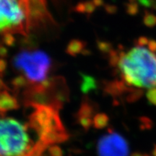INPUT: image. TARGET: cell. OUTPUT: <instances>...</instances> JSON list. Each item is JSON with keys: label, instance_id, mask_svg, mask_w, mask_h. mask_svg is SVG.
<instances>
[{"label": "cell", "instance_id": "obj_1", "mask_svg": "<svg viewBox=\"0 0 156 156\" xmlns=\"http://www.w3.org/2000/svg\"><path fill=\"white\" fill-rule=\"evenodd\" d=\"M115 67L126 85L138 88L156 87V56L145 48L135 46L127 53L119 51Z\"/></svg>", "mask_w": 156, "mask_h": 156}, {"label": "cell", "instance_id": "obj_2", "mask_svg": "<svg viewBox=\"0 0 156 156\" xmlns=\"http://www.w3.org/2000/svg\"><path fill=\"white\" fill-rule=\"evenodd\" d=\"M29 128L30 124L0 113V156H28L36 149Z\"/></svg>", "mask_w": 156, "mask_h": 156}, {"label": "cell", "instance_id": "obj_3", "mask_svg": "<svg viewBox=\"0 0 156 156\" xmlns=\"http://www.w3.org/2000/svg\"><path fill=\"white\" fill-rule=\"evenodd\" d=\"M29 124L38 137V144L46 148L48 145L63 142L67 138L56 108L49 105L33 104Z\"/></svg>", "mask_w": 156, "mask_h": 156}, {"label": "cell", "instance_id": "obj_4", "mask_svg": "<svg viewBox=\"0 0 156 156\" xmlns=\"http://www.w3.org/2000/svg\"><path fill=\"white\" fill-rule=\"evenodd\" d=\"M13 65L27 81L34 85V89L48 83V76L52 62L46 52L38 49H25L13 58Z\"/></svg>", "mask_w": 156, "mask_h": 156}, {"label": "cell", "instance_id": "obj_5", "mask_svg": "<svg viewBox=\"0 0 156 156\" xmlns=\"http://www.w3.org/2000/svg\"><path fill=\"white\" fill-rule=\"evenodd\" d=\"M27 29L25 12L19 0H0V35Z\"/></svg>", "mask_w": 156, "mask_h": 156}, {"label": "cell", "instance_id": "obj_6", "mask_svg": "<svg viewBox=\"0 0 156 156\" xmlns=\"http://www.w3.org/2000/svg\"><path fill=\"white\" fill-rule=\"evenodd\" d=\"M99 156H128L129 147L123 136L116 132H110L98 142Z\"/></svg>", "mask_w": 156, "mask_h": 156}, {"label": "cell", "instance_id": "obj_7", "mask_svg": "<svg viewBox=\"0 0 156 156\" xmlns=\"http://www.w3.org/2000/svg\"><path fill=\"white\" fill-rule=\"evenodd\" d=\"M17 107V101L7 92L0 93V112L5 113L7 111L15 109Z\"/></svg>", "mask_w": 156, "mask_h": 156}, {"label": "cell", "instance_id": "obj_8", "mask_svg": "<svg viewBox=\"0 0 156 156\" xmlns=\"http://www.w3.org/2000/svg\"><path fill=\"white\" fill-rule=\"evenodd\" d=\"M143 23L148 28H153L156 25V15L150 12L148 10H145L143 16Z\"/></svg>", "mask_w": 156, "mask_h": 156}, {"label": "cell", "instance_id": "obj_9", "mask_svg": "<svg viewBox=\"0 0 156 156\" xmlns=\"http://www.w3.org/2000/svg\"><path fill=\"white\" fill-rule=\"evenodd\" d=\"M126 12L130 15H136L139 12V6L138 4L135 2L128 4L126 5Z\"/></svg>", "mask_w": 156, "mask_h": 156}, {"label": "cell", "instance_id": "obj_10", "mask_svg": "<svg viewBox=\"0 0 156 156\" xmlns=\"http://www.w3.org/2000/svg\"><path fill=\"white\" fill-rule=\"evenodd\" d=\"M146 96L148 101L151 104L156 106V87H153L148 90L146 93Z\"/></svg>", "mask_w": 156, "mask_h": 156}, {"label": "cell", "instance_id": "obj_11", "mask_svg": "<svg viewBox=\"0 0 156 156\" xmlns=\"http://www.w3.org/2000/svg\"><path fill=\"white\" fill-rule=\"evenodd\" d=\"M148 42H149V39H148L147 37L140 36L135 41V46L142 47V46H145V45L148 44Z\"/></svg>", "mask_w": 156, "mask_h": 156}, {"label": "cell", "instance_id": "obj_12", "mask_svg": "<svg viewBox=\"0 0 156 156\" xmlns=\"http://www.w3.org/2000/svg\"><path fill=\"white\" fill-rule=\"evenodd\" d=\"M148 48L153 53H156V41L153 39H150L148 42Z\"/></svg>", "mask_w": 156, "mask_h": 156}, {"label": "cell", "instance_id": "obj_13", "mask_svg": "<svg viewBox=\"0 0 156 156\" xmlns=\"http://www.w3.org/2000/svg\"><path fill=\"white\" fill-rule=\"evenodd\" d=\"M41 155H40V154H38V153H32L28 156H41Z\"/></svg>", "mask_w": 156, "mask_h": 156}, {"label": "cell", "instance_id": "obj_14", "mask_svg": "<svg viewBox=\"0 0 156 156\" xmlns=\"http://www.w3.org/2000/svg\"><path fill=\"white\" fill-rule=\"evenodd\" d=\"M132 156H144V155H142V154L140 153H134Z\"/></svg>", "mask_w": 156, "mask_h": 156}, {"label": "cell", "instance_id": "obj_15", "mask_svg": "<svg viewBox=\"0 0 156 156\" xmlns=\"http://www.w3.org/2000/svg\"><path fill=\"white\" fill-rule=\"evenodd\" d=\"M153 156H156V146L155 147V149L153 150Z\"/></svg>", "mask_w": 156, "mask_h": 156}, {"label": "cell", "instance_id": "obj_16", "mask_svg": "<svg viewBox=\"0 0 156 156\" xmlns=\"http://www.w3.org/2000/svg\"><path fill=\"white\" fill-rule=\"evenodd\" d=\"M144 156H150V155H144Z\"/></svg>", "mask_w": 156, "mask_h": 156}]
</instances>
